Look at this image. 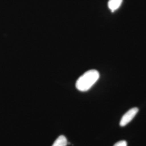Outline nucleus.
Listing matches in <instances>:
<instances>
[{"label": "nucleus", "instance_id": "nucleus-4", "mask_svg": "<svg viewBox=\"0 0 146 146\" xmlns=\"http://www.w3.org/2000/svg\"><path fill=\"white\" fill-rule=\"evenodd\" d=\"M67 143L66 137L64 135H61L58 137L52 146H67Z\"/></svg>", "mask_w": 146, "mask_h": 146}, {"label": "nucleus", "instance_id": "nucleus-1", "mask_svg": "<svg viewBox=\"0 0 146 146\" xmlns=\"http://www.w3.org/2000/svg\"><path fill=\"white\" fill-rule=\"evenodd\" d=\"M100 78V74L96 70H89L81 75L76 81V87L79 91L87 92L91 88Z\"/></svg>", "mask_w": 146, "mask_h": 146}, {"label": "nucleus", "instance_id": "nucleus-2", "mask_svg": "<svg viewBox=\"0 0 146 146\" xmlns=\"http://www.w3.org/2000/svg\"><path fill=\"white\" fill-rule=\"evenodd\" d=\"M139 111V109L136 107L131 108L128 111H127L123 116L122 117L120 121V125L121 127H125L131 122L136 115Z\"/></svg>", "mask_w": 146, "mask_h": 146}, {"label": "nucleus", "instance_id": "nucleus-3", "mask_svg": "<svg viewBox=\"0 0 146 146\" xmlns=\"http://www.w3.org/2000/svg\"><path fill=\"white\" fill-rule=\"evenodd\" d=\"M123 0H109L108 3V8L112 12L117 10L120 7Z\"/></svg>", "mask_w": 146, "mask_h": 146}, {"label": "nucleus", "instance_id": "nucleus-5", "mask_svg": "<svg viewBox=\"0 0 146 146\" xmlns=\"http://www.w3.org/2000/svg\"><path fill=\"white\" fill-rule=\"evenodd\" d=\"M114 146H127V143L125 141H120L116 142Z\"/></svg>", "mask_w": 146, "mask_h": 146}]
</instances>
